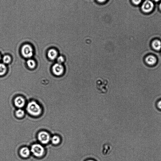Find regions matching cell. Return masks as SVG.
Masks as SVG:
<instances>
[{"instance_id":"obj_25","label":"cell","mask_w":161,"mask_h":161,"mask_svg":"<svg viewBox=\"0 0 161 161\" xmlns=\"http://www.w3.org/2000/svg\"><path fill=\"white\" fill-rule=\"evenodd\" d=\"M160 9L161 10V3H160Z\"/></svg>"},{"instance_id":"obj_26","label":"cell","mask_w":161,"mask_h":161,"mask_svg":"<svg viewBox=\"0 0 161 161\" xmlns=\"http://www.w3.org/2000/svg\"><path fill=\"white\" fill-rule=\"evenodd\" d=\"M1 55H0V60H1Z\"/></svg>"},{"instance_id":"obj_13","label":"cell","mask_w":161,"mask_h":161,"mask_svg":"<svg viewBox=\"0 0 161 161\" xmlns=\"http://www.w3.org/2000/svg\"><path fill=\"white\" fill-rule=\"evenodd\" d=\"M51 141L53 144L58 145L60 141V139L58 136L55 135L52 137Z\"/></svg>"},{"instance_id":"obj_23","label":"cell","mask_w":161,"mask_h":161,"mask_svg":"<svg viewBox=\"0 0 161 161\" xmlns=\"http://www.w3.org/2000/svg\"><path fill=\"white\" fill-rule=\"evenodd\" d=\"M86 161H95L94 160H87Z\"/></svg>"},{"instance_id":"obj_10","label":"cell","mask_w":161,"mask_h":161,"mask_svg":"<svg viewBox=\"0 0 161 161\" xmlns=\"http://www.w3.org/2000/svg\"><path fill=\"white\" fill-rule=\"evenodd\" d=\"M146 62L150 66L154 65L157 62L156 57L153 55H149L146 57Z\"/></svg>"},{"instance_id":"obj_8","label":"cell","mask_w":161,"mask_h":161,"mask_svg":"<svg viewBox=\"0 0 161 161\" xmlns=\"http://www.w3.org/2000/svg\"><path fill=\"white\" fill-rule=\"evenodd\" d=\"M14 104L18 108H21L23 107L25 103V99L21 96H18L14 100Z\"/></svg>"},{"instance_id":"obj_9","label":"cell","mask_w":161,"mask_h":161,"mask_svg":"<svg viewBox=\"0 0 161 161\" xmlns=\"http://www.w3.org/2000/svg\"><path fill=\"white\" fill-rule=\"evenodd\" d=\"M20 154L23 158H28L30 155V151L27 147H24L21 148L20 151Z\"/></svg>"},{"instance_id":"obj_24","label":"cell","mask_w":161,"mask_h":161,"mask_svg":"<svg viewBox=\"0 0 161 161\" xmlns=\"http://www.w3.org/2000/svg\"><path fill=\"white\" fill-rule=\"evenodd\" d=\"M154 1L156 2H158L160 1V0H154Z\"/></svg>"},{"instance_id":"obj_6","label":"cell","mask_w":161,"mask_h":161,"mask_svg":"<svg viewBox=\"0 0 161 161\" xmlns=\"http://www.w3.org/2000/svg\"><path fill=\"white\" fill-rule=\"evenodd\" d=\"M153 3L149 0H146L143 3L142 9L145 12L148 13L151 12L153 10Z\"/></svg>"},{"instance_id":"obj_11","label":"cell","mask_w":161,"mask_h":161,"mask_svg":"<svg viewBox=\"0 0 161 161\" xmlns=\"http://www.w3.org/2000/svg\"><path fill=\"white\" fill-rule=\"evenodd\" d=\"M153 48L156 51H160L161 49V42L158 40H153L152 43Z\"/></svg>"},{"instance_id":"obj_14","label":"cell","mask_w":161,"mask_h":161,"mask_svg":"<svg viewBox=\"0 0 161 161\" xmlns=\"http://www.w3.org/2000/svg\"><path fill=\"white\" fill-rule=\"evenodd\" d=\"M24 111L21 109H19L16 111L15 114L16 116L19 118L23 117L25 115Z\"/></svg>"},{"instance_id":"obj_21","label":"cell","mask_w":161,"mask_h":161,"mask_svg":"<svg viewBox=\"0 0 161 161\" xmlns=\"http://www.w3.org/2000/svg\"><path fill=\"white\" fill-rule=\"evenodd\" d=\"M157 106L159 109L161 110V100L157 103Z\"/></svg>"},{"instance_id":"obj_1","label":"cell","mask_w":161,"mask_h":161,"mask_svg":"<svg viewBox=\"0 0 161 161\" xmlns=\"http://www.w3.org/2000/svg\"><path fill=\"white\" fill-rule=\"evenodd\" d=\"M26 109L29 114L34 116H37L40 115L42 112V109L41 106L37 103L34 101L29 103Z\"/></svg>"},{"instance_id":"obj_22","label":"cell","mask_w":161,"mask_h":161,"mask_svg":"<svg viewBox=\"0 0 161 161\" xmlns=\"http://www.w3.org/2000/svg\"><path fill=\"white\" fill-rule=\"evenodd\" d=\"M97 1L100 3H103L106 2L107 0H97Z\"/></svg>"},{"instance_id":"obj_5","label":"cell","mask_w":161,"mask_h":161,"mask_svg":"<svg viewBox=\"0 0 161 161\" xmlns=\"http://www.w3.org/2000/svg\"><path fill=\"white\" fill-rule=\"evenodd\" d=\"M21 53L23 56L26 58H30L33 55V50L28 45H24L21 49Z\"/></svg>"},{"instance_id":"obj_18","label":"cell","mask_w":161,"mask_h":161,"mask_svg":"<svg viewBox=\"0 0 161 161\" xmlns=\"http://www.w3.org/2000/svg\"><path fill=\"white\" fill-rule=\"evenodd\" d=\"M3 62L6 64L9 63L11 60L10 57L9 55H5L3 58Z\"/></svg>"},{"instance_id":"obj_16","label":"cell","mask_w":161,"mask_h":161,"mask_svg":"<svg viewBox=\"0 0 161 161\" xmlns=\"http://www.w3.org/2000/svg\"><path fill=\"white\" fill-rule=\"evenodd\" d=\"M29 67L31 69H33L35 66L36 64L34 61L32 60H29L27 62Z\"/></svg>"},{"instance_id":"obj_2","label":"cell","mask_w":161,"mask_h":161,"mask_svg":"<svg viewBox=\"0 0 161 161\" xmlns=\"http://www.w3.org/2000/svg\"><path fill=\"white\" fill-rule=\"evenodd\" d=\"M45 151L43 147L40 144H35L31 147V152L34 156L38 158H40L43 156Z\"/></svg>"},{"instance_id":"obj_7","label":"cell","mask_w":161,"mask_h":161,"mask_svg":"<svg viewBox=\"0 0 161 161\" xmlns=\"http://www.w3.org/2000/svg\"><path fill=\"white\" fill-rule=\"evenodd\" d=\"M53 73L56 75L60 76L63 73L64 69L63 66L59 63L55 64L52 67Z\"/></svg>"},{"instance_id":"obj_12","label":"cell","mask_w":161,"mask_h":161,"mask_svg":"<svg viewBox=\"0 0 161 161\" xmlns=\"http://www.w3.org/2000/svg\"><path fill=\"white\" fill-rule=\"evenodd\" d=\"M49 58L51 60L55 59L57 55V53L54 49H52L49 50L48 53Z\"/></svg>"},{"instance_id":"obj_4","label":"cell","mask_w":161,"mask_h":161,"mask_svg":"<svg viewBox=\"0 0 161 161\" xmlns=\"http://www.w3.org/2000/svg\"><path fill=\"white\" fill-rule=\"evenodd\" d=\"M38 140L42 144H48L51 140V136L47 132L42 131L39 132L38 135Z\"/></svg>"},{"instance_id":"obj_3","label":"cell","mask_w":161,"mask_h":161,"mask_svg":"<svg viewBox=\"0 0 161 161\" xmlns=\"http://www.w3.org/2000/svg\"><path fill=\"white\" fill-rule=\"evenodd\" d=\"M108 82L106 80L100 79L97 82L98 90L102 93H106L108 89Z\"/></svg>"},{"instance_id":"obj_20","label":"cell","mask_w":161,"mask_h":161,"mask_svg":"<svg viewBox=\"0 0 161 161\" xmlns=\"http://www.w3.org/2000/svg\"><path fill=\"white\" fill-rule=\"evenodd\" d=\"M142 0H132V1L136 5H138L140 4Z\"/></svg>"},{"instance_id":"obj_19","label":"cell","mask_w":161,"mask_h":161,"mask_svg":"<svg viewBox=\"0 0 161 161\" xmlns=\"http://www.w3.org/2000/svg\"><path fill=\"white\" fill-rule=\"evenodd\" d=\"M64 59L63 57L62 56H60L57 59V61L58 63L60 64L63 62Z\"/></svg>"},{"instance_id":"obj_17","label":"cell","mask_w":161,"mask_h":161,"mask_svg":"<svg viewBox=\"0 0 161 161\" xmlns=\"http://www.w3.org/2000/svg\"><path fill=\"white\" fill-rule=\"evenodd\" d=\"M111 147H110V145L109 144H105L103 146V153H104L105 154H106L111 149Z\"/></svg>"},{"instance_id":"obj_15","label":"cell","mask_w":161,"mask_h":161,"mask_svg":"<svg viewBox=\"0 0 161 161\" xmlns=\"http://www.w3.org/2000/svg\"><path fill=\"white\" fill-rule=\"evenodd\" d=\"M6 71V67L4 64H0V76L5 74Z\"/></svg>"}]
</instances>
